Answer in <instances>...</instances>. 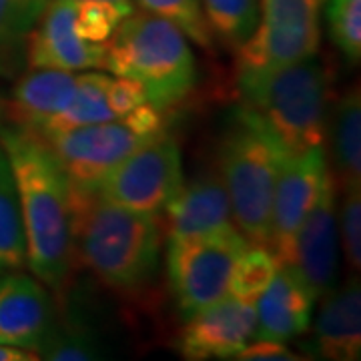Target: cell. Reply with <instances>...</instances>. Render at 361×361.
I'll use <instances>...</instances> for the list:
<instances>
[{"label": "cell", "mask_w": 361, "mask_h": 361, "mask_svg": "<svg viewBox=\"0 0 361 361\" xmlns=\"http://www.w3.org/2000/svg\"><path fill=\"white\" fill-rule=\"evenodd\" d=\"M54 327V305L39 279L23 271L0 275V343L39 353Z\"/></svg>", "instance_id": "14"}, {"label": "cell", "mask_w": 361, "mask_h": 361, "mask_svg": "<svg viewBox=\"0 0 361 361\" xmlns=\"http://www.w3.org/2000/svg\"><path fill=\"white\" fill-rule=\"evenodd\" d=\"M0 145L13 167L26 237V267L56 295L73 269L71 180L44 139L23 127H0Z\"/></svg>", "instance_id": "1"}, {"label": "cell", "mask_w": 361, "mask_h": 361, "mask_svg": "<svg viewBox=\"0 0 361 361\" xmlns=\"http://www.w3.org/2000/svg\"><path fill=\"white\" fill-rule=\"evenodd\" d=\"M104 66L116 75L139 80L147 103L159 111L189 97L197 80L189 39L167 18L153 13H133L106 40Z\"/></svg>", "instance_id": "5"}, {"label": "cell", "mask_w": 361, "mask_h": 361, "mask_svg": "<svg viewBox=\"0 0 361 361\" xmlns=\"http://www.w3.org/2000/svg\"><path fill=\"white\" fill-rule=\"evenodd\" d=\"M317 299L291 265H281L257 299V339L289 341L310 331Z\"/></svg>", "instance_id": "15"}, {"label": "cell", "mask_w": 361, "mask_h": 361, "mask_svg": "<svg viewBox=\"0 0 361 361\" xmlns=\"http://www.w3.org/2000/svg\"><path fill=\"white\" fill-rule=\"evenodd\" d=\"M77 0H51L35 26L28 49V68H59V71H90L104 66L106 44L89 42L78 35Z\"/></svg>", "instance_id": "13"}, {"label": "cell", "mask_w": 361, "mask_h": 361, "mask_svg": "<svg viewBox=\"0 0 361 361\" xmlns=\"http://www.w3.org/2000/svg\"><path fill=\"white\" fill-rule=\"evenodd\" d=\"M331 139L334 179L343 189L361 185V97L360 87L348 89L327 118Z\"/></svg>", "instance_id": "19"}, {"label": "cell", "mask_w": 361, "mask_h": 361, "mask_svg": "<svg viewBox=\"0 0 361 361\" xmlns=\"http://www.w3.org/2000/svg\"><path fill=\"white\" fill-rule=\"evenodd\" d=\"M111 2H118V4H125V6H135L133 0H111Z\"/></svg>", "instance_id": "33"}, {"label": "cell", "mask_w": 361, "mask_h": 361, "mask_svg": "<svg viewBox=\"0 0 361 361\" xmlns=\"http://www.w3.org/2000/svg\"><path fill=\"white\" fill-rule=\"evenodd\" d=\"M213 39L227 49H239L261 18L259 0H201Z\"/></svg>", "instance_id": "23"}, {"label": "cell", "mask_w": 361, "mask_h": 361, "mask_svg": "<svg viewBox=\"0 0 361 361\" xmlns=\"http://www.w3.org/2000/svg\"><path fill=\"white\" fill-rule=\"evenodd\" d=\"M291 267L305 281L315 299L336 287L339 271V229H337V183L329 169L322 193L311 207L295 237Z\"/></svg>", "instance_id": "12"}, {"label": "cell", "mask_w": 361, "mask_h": 361, "mask_svg": "<svg viewBox=\"0 0 361 361\" xmlns=\"http://www.w3.org/2000/svg\"><path fill=\"white\" fill-rule=\"evenodd\" d=\"M251 245L233 223L191 237L167 241V277L183 317L227 295L229 273Z\"/></svg>", "instance_id": "7"}, {"label": "cell", "mask_w": 361, "mask_h": 361, "mask_svg": "<svg viewBox=\"0 0 361 361\" xmlns=\"http://www.w3.org/2000/svg\"><path fill=\"white\" fill-rule=\"evenodd\" d=\"M291 151L247 106H239L219 149L221 179L229 195L233 225L251 245L269 241L275 185Z\"/></svg>", "instance_id": "4"}, {"label": "cell", "mask_w": 361, "mask_h": 361, "mask_svg": "<svg viewBox=\"0 0 361 361\" xmlns=\"http://www.w3.org/2000/svg\"><path fill=\"white\" fill-rule=\"evenodd\" d=\"M329 37L349 63L361 56V0H325Z\"/></svg>", "instance_id": "26"}, {"label": "cell", "mask_w": 361, "mask_h": 361, "mask_svg": "<svg viewBox=\"0 0 361 361\" xmlns=\"http://www.w3.org/2000/svg\"><path fill=\"white\" fill-rule=\"evenodd\" d=\"M255 303L225 295L187 317L177 349L185 360L191 361L235 360L255 339Z\"/></svg>", "instance_id": "11"}, {"label": "cell", "mask_w": 361, "mask_h": 361, "mask_svg": "<svg viewBox=\"0 0 361 361\" xmlns=\"http://www.w3.org/2000/svg\"><path fill=\"white\" fill-rule=\"evenodd\" d=\"M337 227H341V241L348 257L349 269H361V185L343 189V201L337 215Z\"/></svg>", "instance_id": "29"}, {"label": "cell", "mask_w": 361, "mask_h": 361, "mask_svg": "<svg viewBox=\"0 0 361 361\" xmlns=\"http://www.w3.org/2000/svg\"><path fill=\"white\" fill-rule=\"evenodd\" d=\"M135 6H125L111 0H77V25L78 35L89 42H101L113 37L116 26L121 25Z\"/></svg>", "instance_id": "27"}, {"label": "cell", "mask_w": 361, "mask_h": 361, "mask_svg": "<svg viewBox=\"0 0 361 361\" xmlns=\"http://www.w3.org/2000/svg\"><path fill=\"white\" fill-rule=\"evenodd\" d=\"M26 269V237L13 167L0 145V275Z\"/></svg>", "instance_id": "22"}, {"label": "cell", "mask_w": 361, "mask_h": 361, "mask_svg": "<svg viewBox=\"0 0 361 361\" xmlns=\"http://www.w3.org/2000/svg\"><path fill=\"white\" fill-rule=\"evenodd\" d=\"M75 82L77 77L71 71L28 68L11 92L8 116L13 125L30 130L39 129L44 121L68 104L75 92Z\"/></svg>", "instance_id": "18"}, {"label": "cell", "mask_w": 361, "mask_h": 361, "mask_svg": "<svg viewBox=\"0 0 361 361\" xmlns=\"http://www.w3.org/2000/svg\"><path fill=\"white\" fill-rule=\"evenodd\" d=\"M329 165L323 145L291 153L285 161L275 185L267 241V249L281 265H291L293 261L297 233L322 193Z\"/></svg>", "instance_id": "10"}, {"label": "cell", "mask_w": 361, "mask_h": 361, "mask_svg": "<svg viewBox=\"0 0 361 361\" xmlns=\"http://www.w3.org/2000/svg\"><path fill=\"white\" fill-rule=\"evenodd\" d=\"M281 263L265 245H249L237 257L229 273L227 295L247 303H257L263 291L269 287Z\"/></svg>", "instance_id": "24"}, {"label": "cell", "mask_w": 361, "mask_h": 361, "mask_svg": "<svg viewBox=\"0 0 361 361\" xmlns=\"http://www.w3.org/2000/svg\"><path fill=\"white\" fill-rule=\"evenodd\" d=\"M111 85V77L103 73H82L78 75L75 82V92L71 101L61 113L44 121L35 133L39 135H51L61 130L77 129L85 125L104 123L116 118L111 111V104L106 99V90Z\"/></svg>", "instance_id": "21"}, {"label": "cell", "mask_w": 361, "mask_h": 361, "mask_svg": "<svg viewBox=\"0 0 361 361\" xmlns=\"http://www.w3.org/2000/svg\"><path fill=\"white\" fill-rule=\"evenodd\" d=\"M323 0H259L261 18L253 35L237 49L239 68L295 65L317 56L322 42Z\"/></svg>", "instance_id": "9"}, {"label": "cell", "mask_w": 361, "mask_h": 361, "mask_svg": "<svg viewBox=\"0 0 361 361\" xmlns=\"http://www.w3.org/2000/svg\"><path fill=\"white\" fill-rule=\"evenodd\" d=\"M40 355L37 351L18 348V345H8L0 343V361H37Z\"/></svg>", "instance_id": "32"}, {"label": "cell", "mask_w": 361, "mask_h": 361, "mask_svg": "<svg viewBox=\"0 0 361 361\" xmlns=\"http://www.w3.org/2000/svg\"><path fill=\"white\" fill-rule=\"evenodd\" d=\"M163 223L106 201L97 187L71 183L73 257L106 287L141 289L155 277L161 259Z\"/></svg>", "instance_id": "2"}, {"label": "cell", "mask_w": 361, "mask_h": 361, "mask_svg": "<svg viewBox=\"0 0 361 361\" xmlns=\"http://www.w3.org/2000/svg\"><path fill=\"white\" fill-rule=\"evenodd\" d=\"M163 133L161 111L145 103L113 121L40 137L59 159L73 185L97 187V183L123 159Z\"/></svg>", "instance_id": "6"}, {"label": "cell", "mask_w": 361, "mask_h": 361, "mask_svg": "<svg viewBox=\"0 0 361 361\" xmlns=\"http://www.w3.org/2000/svg\"><path fill=\"white\" fill-rule=\"evenodd\" d=\"M235 360L243 361H299L301 355H295L289 348H285L281 341L271 339H257V343H249Z\"/></svg>", "instance_id": "31"}, {"label": "cell", "mask_w": 361, "mask_h": 361, "mask_svg": "<svg viewBox=\"0 0 361 361\" xmlns=\"http://www.w3.org/2000/svg\"><path fill=\"white\" fill-rule=\"evenodd\" d=\"M106 99L111 104V111L115 116H125L137 106L147 103V90L139 80L127 77L111 78V85L106 90Z\"/></svg>", "instance_id": "30"}, {"label": "cell", "mask_w": 361, "mask_h": 361, "mask_svg": "<svg viewBox=\"0 0 361 361\" xmlns=\"http://www.w3.org/2000/svg\"><path fill=\"white\" fill-rule=\"evenodd\" d=\"M39 355L40 360L51 361H90L101 357L99 345L87 329L77 325L61 327L59 323Z\"/></svg>", "instance_id": "28"}, {"label": "cell", "mask_w": 361, "mask_h": 361, "mask_svg": "<svg viewBox=\"0 0 361 361\" xmlns=\"http://www.w3.org/2000/svg\"><path fill=\"white\" fill-rule=\"evenodd\" d=\"M51 0H0V78H16L26 66L28 39Z\"/></svg>", "instance_id": "20"}, {"label": "cell", "mask_w": 361, "mask_h": 361, "mask_svg": "<svg viewBox=\"0 0 361 361\" xmlns=\"http://www.w3.org/2000/svg\"><path fill=\"white\" fill-rule=\"evenodd\" d=\"M169 239L191 237L231 223V205L225 183L215 171L203 173L191 183H183L177 195L165 207Z\"/></svg>", "instance_id": "17"}, {"label": "cell", "mask_w": 361, "mask_h": 361, "mask_svg": "<svg viewBox=\"0 0 361 361\" xmlns=\"http://www.w3.org/2000/svg\"><path fill=\"white\" fill-rule=\"evenodd\" d=\"M237 90L241 104L253 111L291 153L325 142L331 77L315 56L295 65L239 68Z\"/></svg>", "instance_id": "3"}, {"label": "cell", "mask_w": 361, "mask_h": 361, "mask_svg": "<svg viewBox=\"0 0 361 361\" xmlns=\"http://www.w3.org/2000/svg\"><path fill=\"white\" fill-rule=\"evenodd\" d=\"M142 11L167 18L201 49H213L215 39L209 30L201 0H137Z\"/></svg>", "instance_id": "25"}, {"label": "cell", "mask_w": 361, "mask_h": 361, "mask_svg": "<svg viewBox=\"0 0 361 361\" xmlns=\"http://www.w3.org/2000/svg\"><path fill=\"white\" fill-rule=\"evenodd\" d=\"M311 343L317 357L355 361L361 353V287L357 275L322 297Z\"/></svg>", "instance_id": "16"}, {"label": "cell", "mask_w": 361, "mask_h": 361, "mask_svg": "<svg viewBox=\"0 0 361 361\" xmlns=\"http://www.w3.org/2000/svg\"><path fill=\"white\" fill-rule=\"evenodd\" d=\"M180 185L179 145L163 133L111 169L97 183V191L116 205L147 215H161Z\"/></svg>", "instance_id": "8"}]
</instances>
